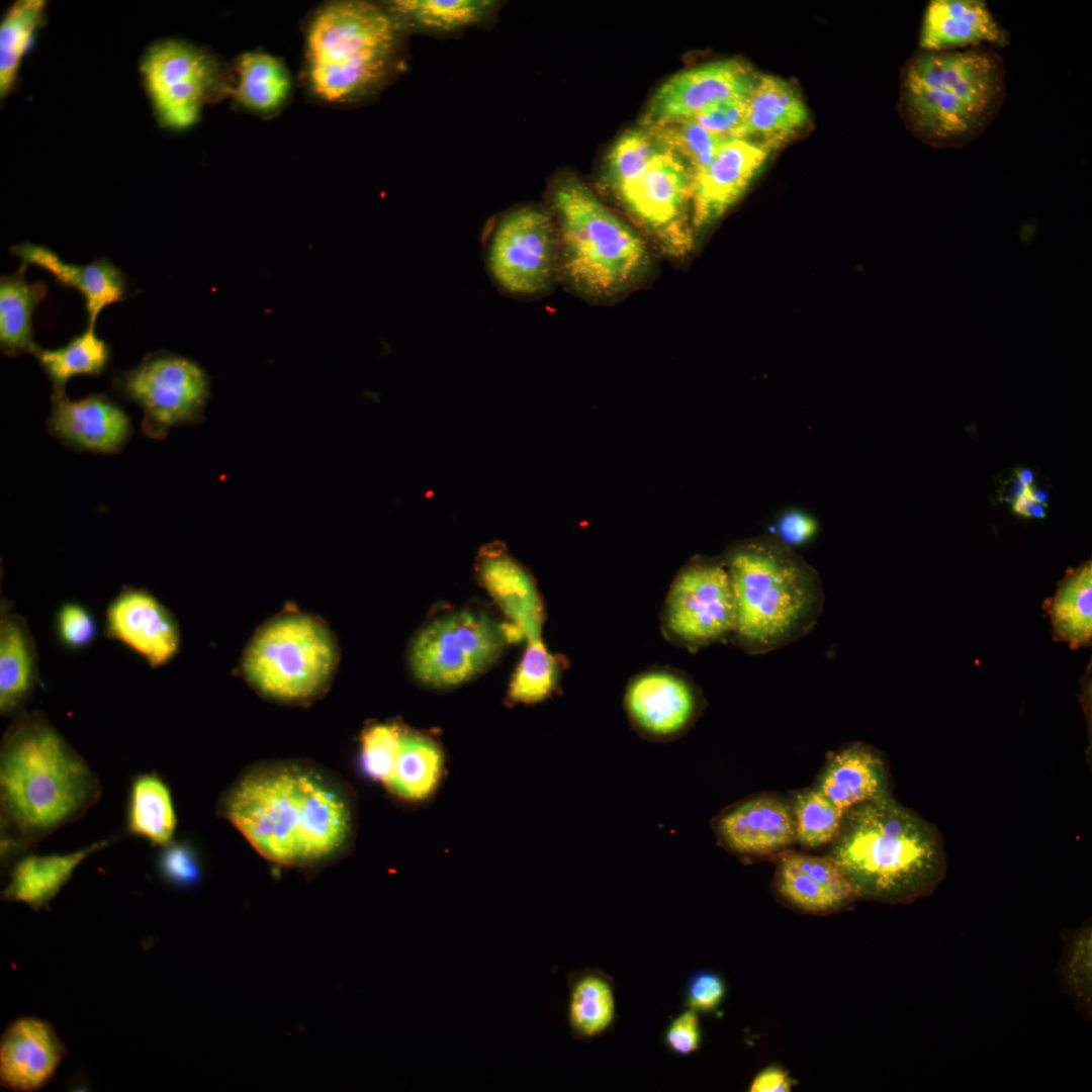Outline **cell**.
Segmentation results:
<instances>
[{
    "label": "cell",
    "mask_w": 1092,
    "mask_h": 1092,
    "mask_svg": "<svg viewBox=\"0 0 1092 1092\" xmlns=\"http://www.w3.org/2000/svg\"><path fill=\"white\" fill-rule=\"evenodd\" d=\"M217 812L263 856L292 867L336 857L347 847L354 827L346 791L299 764L250 771L222 796Z\"/></svg>",
    "instance_id": "obj_1"
},
{
    "label": "cell",
    "mask_w": 1092,
    "mask_h": 1092,
    "mask_svg": "<svg viewBox=\"0 0 1092 1092\" xmlns=\"http://www.w3.org/2000/svg\"><path fill=\"white\" fill-rule=\"evenodd\" d=\"M100 795L97 776L42 713L15 716L0 747L2 867L79 820Z\"/></svg>",
    "instance_id": "obj_2"
},
{
    "label": "cell",
    "mask_w": 1092,
    "mask_h": 1092,
    "mask_svg": "<svg viewBox=\"0 0 1092 1092\" xmlns=\"http://www.w3.org/2000/svg\"><path fill=\"white\" fill-rule=\"evenodd\" d=\"M830 857L857 898L910 902L932 892L946 871L937 829L889 796L845 812Z\"/></svg>",
    "instance_id": "obj_3"
},
{
    "label": "cell",
    "mask_w": 1092,
    "mask_h": 1092,
    "mask_svg": "<svg viewBox=\"0 0 1092 1092\" xmlns=\"http://www.w3.org/2000/svg\"><path fill=\"white\" fill-rule=\"evenodd\" d=\"M1005 76L1003 61L992 47L919 50L903 73V116L926 145L961 148L981 135L999 113Z\"/></svg>",
    "instance_id": "obj_4"
},
{
    "label": "cell",
    "mask_w": 1092,
    "mask_h": 1092,
    "mask_svg": "<svg viewBox=\"0 0 1092 1092\" xmlns=\"http://www.w3.org/2000/svg\"><path fill=\"white\" fill-rule=\"evenodd\" d=\"M725 565L735 601L731 638L748 654L785 647L818 623L825 600L819 574L776 537L739 544Z\"/></svg>",
    "instance_id": "obj_5"
},
{
    "label": "cell",
    "mask_w": 1092,
    "mask_h": 1092,
    "mask_svg": "<svg viewBox=\"0 0 1092 1092\" xmlns=\"http://www.w3.org/2000/svg\"><path fill=\"white\" fill-rule=\"evenodd\" d=\"M558 239L559 278L575 291L609 298L641 280L651 267L645 241L579 179L556 178L549 190Z\"/></svg>",
    "instance_id": "obj_6"
},
{
    "label": "cell",
    "mask_w": 1092,
    "mask_h": 1092,
    "mask_svg": "<svg viewBox=\"0 0 1092 1092\" xmlns=\"http://www.w3.org/2000/svg\"><path fill=\"white\" fill-rule=\"evenodd\" d=\"M403 25L386 8L338 1L320 8L305 35V78L312 95L334 104L357 100L384 83Z\"/></svg>",
    "instance_id": "obj_7"
},
{
    "label": "cell",
    "mask_w": 1092,
    "mask_h": 1092,
    "mask_svg": "<svg viewBox=\"0 0 1092 1092\" xmlns=\"http://www.w3.org/2000/svg\"><path fill=\"white\" fill-rule=\"evenodd\" d=\"M337 660L336 642L325 624L308 615L285 613L256 632L244 652L242 670L263 695L299 703L326 690Z\"/></svg>",
    "instance_id": "obj_8"
},
{
    "label": "cell",
    "mask_w": 1092,
    "mask_h": 1092,
    "mask_svg": "<svg viewBox=\"0 0 1092 1092\" xmlns=\"http://www.w3.org/2000/svg\"><path fill=\"white\" fill-rule=\"evenodd\" d=\"M522 637L515 624H500L483 610L455 611L421 629L410 647V665L427 686L455 687L486 670L507 643Z\"/></svg>",
    "instance_id": "obj_9"
},
{
    "label": "cell",
    "mask_w": 1092,
    "mask_h": 1092,
    "mask_svg": "<svg viewBox=\"0 0 1092 1092\" xmlns=\"http://www.w3.org/2000/svg\"><path fill=\"white\" fill-rule=\"evenodd\" d=\"M145 91L160 125H194L209 102L230 93L220 63L205 50L179 39L153 43L140 62Z\"/></svg>",
    "instance_id": "obj_10"
},
{
    "label": "cell",
    "mask_w": 1092,
    "mask_h": 1092,
    "mask_svg": "<svg viewBox=\"0 0 1092 1092\" xmlns=\"http://www.w3.org/2000/svg\"><path fill=\"white\" fill-rule=\"evenodd\" d=\"M491 280L515 297L540 295L559 278L558 239L549 209L523 204L503 213L484 247Z\"/></svg>",
    "instance_id": "obj_11"
},
{
    "label": "cell",
    "mask_w": 1092,
    "mask_h": 1092,
    "mask_svg": "<svg viewBox=\"0 0 1092 1092\" xmlns=\"http://www.w3.org/2000/svg\"><path fill=\"white\" fill-rule=\"evenodd\" d=\"M113 389L144 412V434L165 438L173 427L203 421L209 396V379L194 361L169 352L148 354L139 365L118 373Z\"/></svg>",
    "instance_id": "obj_12"
},
{
    "label": "cell",
    "mask_w": 1092,
    "mask_h": 1092,
    "mask_svg": "<svg viewBox=\"0 0 1092 1092\" xmlns=\"http://www.w3.org/2000/svg\"><path fill=\"white\" fill-rule=\"evenodd\" d=\"M614 194L663 254L679 259L691 252L692 174L676 154L660 153Z\"/></svg>",
    "instance_id": "obj_13"
},
{
    "label": "cell",
    "mask_w": 1092,
    "mask_h": 1092,
    "mask_svg": "<svg viewBox=\"0 0 1092 1092\" xmlns=\"http://www.w3.org/2000/svg\"><path fill=\"white\" fill-rule=\"evenodd\" d=\"M664 622L669 632L690 647L731 638L735 601L725 563L697 562L686 567L669 590Z\"/></svg>",
    "instance_id": "obj_14"
},
{
    "label": "cell",
    "mask_w": 1092,
    "mask_h": 1092,
    "mask_svg": "<svg viewBox=\"0 0 1092 1092\" xmlns=\"http://www.w3.org/2000/svg\"><path fill=\"white\" fill-rule=\"evenodd\" d=\"M759 76L749 64L735 59L680 71L655 91L640 125L653 127L685 120L716 103L747 99Z\"/></svg>",
    "instance_id": "obj_15"
},
{
    "label": "cell",
    "mask_w": 1092,
    "mask_h": 1092,
    "mask_svg": "<svg viewBox=\"0 0 1092 1092\" xmlns=\"http://www.w3.org/2000/svg\"><path fill=\"white\" fill-rule=\"evenodd\" d=\"M104 634L143 658L151 667L178 653L181 636L172 612L150 590L122 586L105 611Z\"/></svg>",
    "instance_id": "obj_16"
},
{
    "label": "cell",
    "mask_w": 1092,
    "mask_h": 1092,
    "mask_svg": "<svg viewBox=\"0 0 1092 1092\" xmlns=\"http://www.w3.org/2000/svg\"><path fill=\"white\" fill-rule=\"evenodd\" d=\"M771 148L733 138L712 162L692 177V225L702 232L722 217L746 192L766 163Z\"/></svg>",
    "instance_id": "obj_17"
},
{
    "label": "cell",
    "mask_w": 1092,
    "mask_h": 1092,
    "mask_svg": "<svg viewBox=\"0 0 1092 1092\" xmlns=\"http://www.w3.org/2000/svg\"><path fill=\"white\" fill-rule=\"evenodd\" d=\"M624 707L641 736L664 742L679 737L691 727L700 712L701 698L687 678L655 670L631 680Z\"/></svg>",
    "instance_id": "obj_18"
},
{
    "label": "cell",
    "mask_w": 1092,
    "mask_h": 1092,
    "mask_svg": "<svg viewBox=\"0 0 1092 1092\" xmlns=\"http://www.w3.org/2000/svg\"><path fill=\"white\" fill-rule=\"evenodd\" d=\"M50 434L68 448L101 454L119 453L133 434L124 410L104 393L72 400L51 396Z\"/></svg>",
    "instance_id": "obj_19"
},
{
    "label": "cell",
    "mask_w": 1092,
    "mask_h": 1092,
    "mask_svg": "<svg viewBox=\"0 0 1092 1092\" xmlns=\"http://www.w3.org/2000/svg\"><path fill=\"white\" fill-rule=\"evenodd\" d=\"M67 1055V1048L46 1020L25 1016L11 1022L0 1041V1083L16 1092L48 1085Z\"/></svg>",
    "instance_id": "obj_20"
},
{
    "label": "cell",
    "mask_w": 1092,
    "mask_h": 1092,
    "mask_svg": "<svg viewBox=\"0 0 1092 1092\" xmlns=\"http://www.w3.org/2000/svg\"><path fill=\"white\" fill-rule=\"evenodd\" d=\"M713 828L719 843L739 855L769 854L797 840L793 809L774 797L735 804L719 814Z\"/></svg>",
    "instance_id": "obj_21"
},
{
    "label": "cell",
    "mask_w": 1092,
    "mask_h": 1092,
    "mask_svg": "<svg viewBox=\"0 0 1092 1092\" xmlns=\"http://www.w3.org/2000/svg\"><path fill=\"white\" fill-rule=\"evenodd\" d=\"M479 582L526 637L527 646L543 645V607L531 575L500 542L484 545L476 556Z\"/></svg>",
    "instance_id": "obj_22"
},
{
    "label": "cell",
    "mask_w": 1092,
    "mask_h": 1092,
    "mask_svg": "<svg viewBox=\"0 0 1092 1092\" xmlns=\"http://www.w3.org/2000/svg\"><path fill=\"white\" fill-rule=\"evenodd\" d=\"M1007 44V32L982 0H931L926 6L919 50L941 52Z\"/></svg>",
    "instance_id": "obj_23"
},
{
    "label": "cell",
    "mask_w": 1092,
    "mask_h": 1092,
    "mask_svg": "<svg viewBox=\"0 0 1092 1092\" xmlns=\"http://www.w3.org/2000/svg\"><path fill=\"white\" fill-rule=\"evenodd\" d=\"M10 252L22 264L37 266L49 272L56 283L77 290L84 298L88 327L95 328L98 314L106 306L126 297L123 272L106 257L86 265L65 262L47 246L23 242L10 247Z\"/></svg>",
    "instance_id": "obj_24"
},
{
    "label": "cell",
    "mask_w": 1092,
    "mask_h": 1092,
    "mask_svg": "<svg viewBox=\"0 0 1092 1092\" xmlns=\"http://www.w3.org/2000/svg\"><path fill=\"white\" fill-rule=\"evenodd\" d=\"M776 880L787 902L811 913L835 911L857 899L853 885L830 856L787 854Z\"/></svg>",
    "instance_id": "obj_25"
},
{
    "label": "cell",
    "mask_w": 1092,
    "mask_h": 1092,
    "mask_svg": "<svg viewBox=\"0 0 1092 1092\" xmlns=\"http://www.w3.org/2000/svg\"><path fill=\"white\" fill-rule=\"evenodd\" d=\"M808 119L807 107L793 85L761 75L747 99L745 120L736 138H756L774 150L803 129Z\"/></svg>",
    "instance_id": "obj_26"
},
{
    "label": "cell",
    "mask_w": 1092,
    "mask_h": 1092,
    "mask_svg": "<svg viewBox=\"0 0 1092 1092\" xmlns=\"http://www.w3.org/2000/svg\"><path fill=\"white\" fill-rule=\"evenodd\" d=\"M37 650L28 624L2 600L0 616V713L15 717L38 682Z\"/></svg>",
    "instance_id": "obj_27"
},
{
    "label": "cell",
    "mask_w": 1092,
    "mask_h": 1092,
    "mask_svg": "<svg viewBox=\"0 0 1092 1092\" xmlns=\"http://www.w3.org/2000/svg\"><path fill=\"white\" fill-rule=\"evenodd\" d=\"M114 839L100 840L65 854L28 853L20 857L10 867L9 881L1 893V898L9 902L25 903L36 912L47 908L80 863Z\"/></svg>",
    "instance_id": "obj_28"
},
{
    "label": "cell",
    "mask_w": 1092,
    "mask_h": 1092,
    "mask_svg": "<svg viewBox=\"0 0 1092 1092\" xmlns=\"http://www.w3.org/2000/svg\"><path fill=\"white\" fill-rule=\"evenodd\" d=\"M445 765V752L437 739L403 726L394 769L384 787L404 803H425L440 788Z\"/></svg>",
    "instance_id": "obj_29"
},
{
    "label": "cell",
    "mask_w": 1092,
    "mask_h": 1092,
    "mask_svg": "<svg viewBox=\"0 0 1092 1092\" xmlns=\"http://www.w3.org/2000/svg\"><path fill=\"white\" fill-rule=\"evenodd\" d=\"M817 789L845 812L889 796L883 760L870 747L859 744L843 749L832 758Z\"/></svg>",
    "instance_id": "obj_30"
},
{
    "label": "cell",
    "mask_w": 1092,
    "mask_h": 1092,
    "mask_svg": "<svg viewBox=\"0 0 1092 1092\" xmlns=\"http://www.w3.org/2000/svg\"><path fill=\"white\" fill-rule=\"evenodd\" d=\"M567 1023L573 1038L590 1041L616 1025V985L600 969L573 971L567 977Z\"/></svg>",
    "instance_id": "obj_31"
},
{
    "label": "cell",
    "mask_w": 1092,
    "mask_h": 1092,
    "mask_svg": "<svg viewBox=\"0 0 1092 1092\" xmlns=\"http://www.w3.org/2000/svg\"><path fill=\"white\" fill-rule=\"evenodd\" d=\"M125 832L163 847L173 841L176 812L168 784L155 771L131 780L126 805Z\"/></svg>",
    "instance_id": "obj_32"
},
{
    "label": "cell",
    "mask_w": 1092,
    "mask_h": 1092,
    "mask_svg": "<svg viewBox=\"0 0 1092 1092\" xmlns=\"http://www.w3.org/2000/svg\"><path fill=\"white\" fill-rule=\"evenodd\" d=\"M26 268L21 263L13 274L0 278V347L8 357L33 354L39 347L33 340L32 315L48 287L41 281L28 282Z\"/></svg>",
    "instance_id": "obj_33"
},
{
    "label": "cell",
    "mask_w": 1092,
    "mask_h": 1092,
    "mask_svg": "<svg viewBox=\"0 0 1092 1092\" xmlns=\"http://www.w3.org/2000/svg\"><path fill=\"white\" fill-rule=\"evenodd\" d=\"M1049 615L1054 639L1071 649L1090 645L1092 638V566L1091 561L1070 568L1058 584L1054 597L1043 605Z\"/></svg>",
    "instance_id": "obj_34"
},
{
    "label": "cell",
    "mask_w": 1092,
    "mask_h": 1092,
    "mask_svg": "<svg viewBox=\"0 0 1092 1092\" xmlns=\"http://www.w3.org/2000/svg\"><path fill=\"white\" fill-rule=\"evenodd\" d=\"M237 83L231 88L235 100L258 114H272L287 101L291 78L282 61L262 52H248L236 61Z\"/></svg>",
    "instance_id": "obj_35"
},
{
    "label": "cell",
    "mask_w": 1092,
    "mask_h": 1092,
    "mask_svg": "<svg viewBox=\"0 0 1092 1092\" xmlns=\"http://www.w3.org/2000/svg\"><path fill=\"white\" fill-rule=\"evenodd\" d=\"M32 355L52 381V395L59 396L65 394V387L72 377L103 374L111 358V349L97 336L95 328L87 327L66 345L56 349L38 347Z\"/></svg>",
    "instance_id": "obj_36"
},
{
    "label": "cell",
    "mask_w": 1092,
    "mask_h": 1092,
    "mask_svg": "<svg viewBox=\"0 0 1092 1092\" xmlns=\"http://www.w3.org/2000/svg\"><path fill=\"white\" fill-rule=\"evenodd\" d=\"M44 0H17L5 11L0 23V97L6 98L17 86L22 60L31 47L47 14Z\"/></svg>",
    "instance_id": "obj_37"
},
{
    "label": "cell",
    "mask_w": 1092,
    "mask_h": 1092,
    "mask_svg": "<svg viewBox=\"0 0 1092 1092\" xmlns=\"http://www.w3.org/2000/svg\"><path fill=\"white\" fill-rule=\"evenodd\" d=\"M495 6L489 0H396L387 9L402 25L451 32L483 21Z\"/></svg>",
    "instance_id": "obj_38"
},
{
    "label": "cell",
    "mask_w": 1092,
    "mask_h": 1092,
    "mask_svg": "<svg viewBox=\"0 0 1092 1092\" xmlns=\"http://www.w3.org/2000/svg\"><path fill=\"white\" fill-rule=\"evenodd\" d=\"M667 150L648 127L640 125L625 131L608 153L606 184L616 192L637 178L657 155Z\"/></svg>",
    "instance_id": "obj_39"
},
{
    "label": "cell",
    "mask_w": 1092,
    "mask_h": 1092,
    "mask_svg": "<svg viewBox=\"0 0 1092 1092\" xmlns=\"http://www.w3.org/2000/svg\"><path fill=\"white\" fill-rule=\"evenodd\" d=\"M648 128L669 151L685 161L692 177L708 166L723 145L731 139L714 133L692 119Z\"/></svg>",
    "instance_id": "obj_40"
},
{
    "label": "cell",
    "mask_w": 1092,
    "mask_h": 1092,
    "mask_svg": "<svg viewBox=\"0 0 1092 1092\" xmlns=\"http://www.w3.org/2000/svg\"><path fill=\"white\" fill-rule=\"evenodd\" d=\"M796 838L804 846L816 847L832 841L842 825L845 811L818 789L797 796L793 808Z\"/></svg>",
    "instance_id": "obj_41"
},
{
    "label": "cell",
    "mask_w": 1092,
    "mask_h": 1092,
    "mask_svg": "<svg viewBox=\"0 0 1092 1092\" xmlns=\"http://www.w3.org/2000/svg\"><path fill=\"white\" fill-rule=\"evenodd\" d=\"M1091 927L1085 926L1067 940L1059 967L1064 991L1084 1015L1091 1014Z\"/></svg>",
    "instance_id": "obj_42"
},
{
    "label": "cell",
    "mask_w": 1092,
    "mask_h": 1092,
    "mask_svg": "<svg viewBox=\"0 0 1092 1092\" xmlns=\"http://www.w3.org/2000/svg\"><path fill=\"white\" fill-rule=\"evenodd\" d=\"M403 726L376 723L361 735L360 765L365 776L383 786L389 781L400 746Z\"/></svg>",
    "instance_id": "obj_43"
},
{
    "label": "cell",
    "mask_w": 1092,
    "mask_h": 1092,
    "mask_svg": "<svg viewBox=\"0 0 1092 1092\" xmlns=\"http://www.w3.org/2000/svg\"><path fill=\"white\" fill-rule=\"evenodd\" d=\"M54 630L57 640L65 649L84 651L96 639L98 625L91 610L75 601L63 603L55 614Z\"/></svg>",
    "instance_id": "obj_44"
},
{
    "label": "cell",
    "mask_w": 1092,
    "mask_h": 1092,
    "mask_svg": "<svg viewBox=\"0 0 1092 1092\" xmlns=\"http://www.w3.org/2000/svg\"><path fill=\"white\" fill-rule=\"evenodd\" d=\"M160 877L169 885L189 888L198 884L201 867L194 848L186 842L161 847L156 859Z\"/></svg>",
    "instance_id": "obj_45"
},
{
    "label": "cell",
    "mask_w": 1092,
    "mask_h": 1092,
    "mask_svg": "<svg viewBox=\"0 0 1092 1092\" xmlns=\"http://www.w3.org/2000/svg\"><path fill=\"white\" fill-rule=\"evenodd\" d=\"M726 984L715 972L698 970L686 981L682 999L686 1008L698 1013L716 1011L724 1001Z\"/></svg>",
    "instance_id": "obj_46"
},
{
    "label": "cell",
    "mask_w": 1092,
    "mask_h": 1092,
    "mask_svg": "<svg viewBox=\"0 0 1092 1092\" xmlns=\"http://www.w3.org/2000/svg\"><path fill=\"white\" fill-rule=\"evenodd\" d=\"M747 99H730L716 103L689 119L714 133L736 138L745 120Z\"/></svg>",
    "instance_id": "obj_47"
},
{
    "label": "cell",
    "mask_w": 1092,
    "mask_h": 1092,
    "mask_svg": "<svg viewBox=\"0 0 1092 1092\" xmlns=\"http://www.w3.org/2000/svg\"><path fill=\"white\" fill-rule=\"evenodd\" d=\"M662 1042L670 1054L678 1057L696 1053L702 1042L699 1013L686 1008L672 1017L665 1026Z\"/></svg>",
    "instance_id": "obj_48"
},
{
    "label": "cell",
    "mask_w": 1092,
    "mask_h": 1092,
    "mask_svg": "<svg viewBox=\"0 0 1092 1092\" xmlns=\"http://www.w3.org/2000/svg\"><path fill=\"white\" fill-rule=\"evenodd\" d=\"M817 531L818 524L813 517L802 511L792 510L779 519L776 538L792 548L809 542Z\"/></svg>",
    "instance_id": "obj_49"
},
{
    "label": "cell",
    "mask_w": 1092,
    "mask_h": 1092,
    "mask_svg": "<svg viewBox=\"0 0 1092 1092\" xmlns=\"http://www.w3.org/2000/svg\"><path fill=\"white\" fill-rule=\"evenodd\" d=\"M792 1087L793 1081L786 1070L779 1066H768L754 1077L749 1091L786 1092L791 1091Z\"/></svg>",
    "instance_id": "obj_50"
},
{
    "label": "cell",
    "mask_w": 1092,
    "mask_h": 1092,
    "mask_svg": "<svg viewBox=\"0 0 1092 1092\" xmlns=\"http://www.w3.org/2000/svg\"><path fill=\"white\" fill-rule=\"evenodd\" d=\"M1037 503L1032 495V488L1028 486L1024 492L1014 499L1013 510L1016 514L1030 518V512Z\"/></svg>",
    "instance_id": "obj_51"
},
{
    "label": "cell",
    "mask_w": 1092,
    "mask_h": 1092,
    "mask_svg": "<svg viewBox=\"0 0 1092 1092\" xmlns=\"http://www.w3.org/2000/svg\"><path fill=\"white\" fill-rule=\"evenodd\" d=\"M1017 478L1025 485H1031L1033 482V473L1029 469H1020L1016 471Z\"/></svg>",
    "instance_id": "obj_52"
},
{
    "label": "cell",
    "mask_w": 1092,
    "mask_h": 1092,
    "mask_svg": "<svg viewBox=\"0 0 1092 1092\" xmlns=\"http://www.w3.org/2000/svg\"><path fill=\"white\" fill-rule=\"evenodd\" d=\"M1032 495H1033L1034 499L1037 503L1045 505V502L1048 499V494H1046V492L1044 490H1042V489L1035 490V491L1032 490Z\"/></svg>",
    "instance_id": "obj_53"
}]
</instances>
